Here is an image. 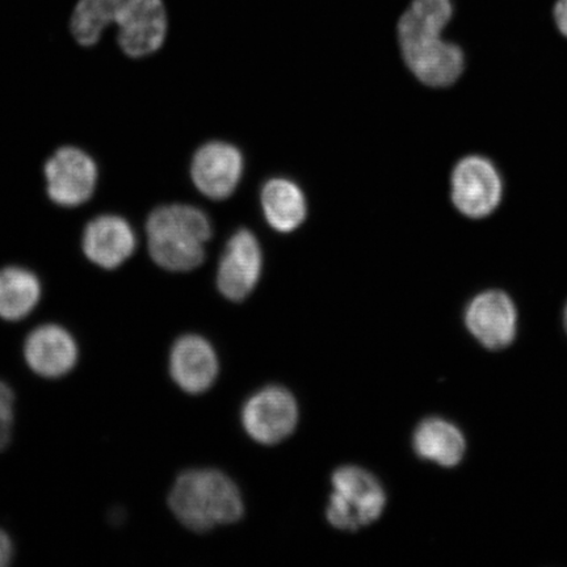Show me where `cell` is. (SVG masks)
Segmentation results:
<instances>
[{
  "label": "cell",
  "mask_w": 567,
  "mask_h": 567,
  "mask_svg": "<svg viewBox=\"0 0 567 567\" xmlns=\"http://www.w3.org/2000/svg\"><path fill=\"white\" fill-rule=\"evenodd\" d=\"M117 25V44L130 59L157 53L165 44L168 20L163 0H78L70 32L78 45L92 48L110 25Z\"/></svg>",
  "instance_id": "1"
},
{
  "label": "cell",
  "mask_w": 567,
  "mask_h": 567,
  "mask_svg": "<svg viewBox=\"0 0 567 567\" xmlns=\"http://www.w3.org/2000/svg\"><path fill=\"white\" fill-rule=\"evenodd\" d=\"M452 17V0H414L400 19L403 60L416 80L430 87H450L464 73L463 49L443 39Z\"/></svg>",
  "instance_id": "2"
},
{
  "label": "cell",
  "mask_w": 567,
  "mask_h": 567,
  "mask_svg": "<svg viewBox=\"0 0 567 567\" xmlns=\"http://www.w3.org/2000/svg\"><path fill=\"white\" fill-rule=\"evenodd\" d=\"M210 237L208 216L190 205H163L147 217L148 254L166 271L187 272L202 266Z\"/></svg>",
  "instance_id": "3"
},
{
  "label": "cell",
  "mask_w": 567,
  "mask_h": 567,
  "mask_svg": "<svg viewBox=\"0 0 567 567\" xmlns=\"http://www.w3.org/2000/svg\"><path fill=\"white\" fill-rule=\"evenodd\" d=\"M169 508L184 527L207 532L236 523L244 515L243 496L234 482L217 471H189L176 480Z\"/></svg>",
  "instance_id": "4"
},
{
  "label": "cell",
  "mask_w": 567,
  "mask_h": 567,
  "mask_svg": "<svg viewBox=\"0 0 567 567\" xmlns=\"http://www.w3.org/2000/svg\"><path fill=\"white\" fill-rule=\"evenodd\" d=\"M328 520L340 530L354 532L380 519L386 495L378 478L358 466H343L332 474Z\"/></svg>",
  "instance_id": "5"
},
{
  "label": "cell",
  "mask_w": 567,
  "mask_h": 567,
  "mask_svg": "<svg viewBox=\"0 0 567 567\" xmlns=\"http://www.w3.org/2000/svg\"><path fill=\"white\" fill-rule=\"evenodd\" d=\"M45 193L56 207H82L94 197L99 182V167L83 148L65 145L55 148L44 167Z\"/></svg>",
  "instance_id": "6"
},
{
  "label": "cell",
  "mask_w": 567,
  "mask_h": 567,
  "mask_svg": "<svg viewBox=\"0 0 567 567\" xmlns=\"http://www.w3.org/2000/svg\"><path fill=\"white\" fill-rule=\"evenodd\" d=\"M451 197L467 218L491 216L503 198V181L491 159L470 155L457 162L451 176Z\"/></svg>",
  "instance_id": "7"
},
{
  "label": "cell",
  "mask_w": 567,
  "mask_h": 567,
  "mask_svg": "<svg viewBox=\"0 0 567 567\" xmlns=\"http://www.w3.org/2000/svg\"><path fill=\"white\" fill-rule=\"evenodd\" d=\"M299 421V408L288 390L271 386L260 390L246 402L244 427L255 442L278 444L287 439Z\"/></svg>",
  "instance_id": "8"
},
{
  "label": "cell",
  "mask_w": 567,
  "mask_h": 567,
  "mask_svg": "<svg viewBox=\"0 0 567 567\" xmlns=\"http://www.w3.org/2000/svg\"><path fill=\"white\" fill-rule=\"evenodd\" d=\"M137 236L133 226L113 213L92 218L84 226L81 247L90 264L113 271L126 264L137 250Z\"/></svg>",
  "instance_id": "9"
},
{
  "label": "cell",
  "mask_w": 567,
  "mask_h": 567,
  "mask_svg": "<svg viewBox=\"0 0 567 567\" xmlns=\"http://www.w3.org/2000/svg\"><path fill=\"white\" fill-rule=\"evenodd\" d=\"M264 255L257 237L246 229L238 230L226 245L217 272L219 292L230 301L250 296L261 275Z\"/></svg>",
  "instance_id": "10"
},
{
  "label": "cell",
  "mask_w": 567,
  "mask_h": 567,
  "mask_svg": "<svg viewBox=\"0 0 567 567\" xmlns=\"http://www.w3.org/2000/svg\"><path fill=\"white\" fill-rule=\"evenodd\" d=\"M465 323L471 334L486 349H506L516 337L515 303L501 290H487L467 305Z\"/></svg>",
  "instance_id": "11"
},
{
  "label": "cell",
  "mask_w": 567,
  "mask_h": 567,
  "mask_svg": "<svg viewBox=\"0 0 567 567\" xmlns=\"http://www.w3.org/2000/svg\"><path fill=\"white\" fill-rule=\"evenodd\" d=\"M243 174V154L225 142H209L198 148L190 165L196 188L213 200L228 198L237 189Z\"/></svg>",
  "instance_id": "12"
},
{
  "label": "cell",
  "mask_w": 567,
  "mask_h": 567,
  "mask_svg": "<svg viewBox=\"0 0 567 567\" xmlns=\"http://www.w3.org/2000/svg\"><path fill=\"white\" fill-rule=\"evenodd\" d=\"M78 358L80 351L74 337L60 324H41L24 342L25 363L40 378H63L74 370Z\"/></svg>",
  "instance_id": "13"
},
{
  "label": "cell",
  "mask_w": 567,
  "mask_h": 567,
  "mask_svg": "<svg viewBox=\"0 0 567 567\" xmlns=\"http://www.w3.org/2000/svg\"><path fill=\"white\" fill-rule=\"evenodd\" d=\"M169 373L184 392H207L217 379V354L204 338L182 337L176 340L169 354Z\"/></svg>",
  "instance_id": "14"
},
{
  "label": "cell",
  "mask_w": 567,
  "mask_h": 567,
  "mask_svg": "<svg viewBox=\"0 0 567 567\" xmlns=\"http://www.w3.org/2000/svg\"><path fill=\"white\" fill-rule=\"evenodd\" d=\"M42 286L38 275L25 267L7 266L0 269V318L18 322L38 308Z\"/></svg>",
  "instance_id": "15"
},
{
  "label": "cell",
  "mask_w": 567,
  "mask_h": 567,
  "mask_svg": "<svg viewBox=\"0 0 567 567\" xmlns=\"http://www.w3.org/2000/svg\"><path fill=\"white\" fill-rule=\"evenodd\" d=\"M416 455L445 467L456 466L465 453V439L455 424L431 417L420 424L413 439Z\"/></svg>",
  "instance_id": "16"
},
{
  "label": "cell",
  "mask_w": 567,
  "mask_h": 567,
  "mask_svg": "<svg viewBox=\"0 0 567 567\" xmlns=\"http://www.w3.org/2000/svg\"><path fill=\"white\" fill-rule=\"evenodd\" d=\"M267 223L280 233L295 231L307 218V200L296 183L276 177L261 189Z\"/></svg>",
  "instance_id": "17"
},
{
  "label": "cell",
  "mask_w": 567,
  "mask_h": 567,
  "mask_svg": "<svg viewBox=\"0 0 567 567\" xmlns=\"http://www.w3.org/2000/svg\"><path fill=\"white\" fill-rule=\"evenodd\" d=\"M16 395L12 389L0 381V452L11 442L13 420H16Z\"/></svg>",
  "instance_id": "18"
},
{
  "label": "cell",
  "mask_w": 567,
  "mask_h": 567,
  "mask_svg": "<svg viewBox=\"0 0 567 567\" xmlns=\"http://www.w3.org/2000/svg\"><path fill=\"white\" fill-rule=\"evenodd\" d=\"M13 557V544L11 537L0 529V567L9 566Z\"/></svg>",
  "instance_id": "19"
},
{
  "label": "cell",
  "mask_w": 567,
  "mask_h": 567,
  "mask_svg": "<svg viewBox=\"0 0 567 567\" xmlns=\"http://www.w3.org/2000/svg\"><path fill=\"white\" fill-rule=\"evenodd\" d=\"M555 20L559 32L567 38V0H558L555 7Z\"/></svg>",
  "instance_id": "20"
},
{
  "label": "cell",
  "mask_w": 567,
  "mask_h": 567,
  "mask_svg": "<svg viewBox=\"0 0 567 567\" xmlns=\"http://www.w3.org/2000/svg\"><path fill=\"white\" fill-rule=\"evenodd\" d=\"M564 324H565V329H566V332H567V305H566V308H565V311H564Z\"/></svg>",
  "instance_id": "21"
}]
</instances>
